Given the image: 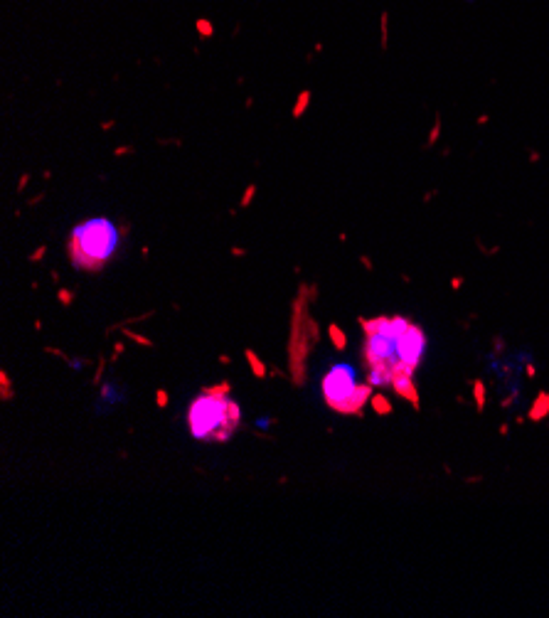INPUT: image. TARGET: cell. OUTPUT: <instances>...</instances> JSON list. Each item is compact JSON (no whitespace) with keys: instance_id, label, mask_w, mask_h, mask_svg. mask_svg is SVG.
<instances>
[{"instance_id":"cell-1","label":"cell","mask_w":549,"mask_h":618,"mask_svg":"<svg viewBox=\"0 0 549 618\" xmlns=\"http://www.w3.org/2000/svg\"><path fill=\"white\" fill-rule=\"evenodd\" d=\"M364 340L362 360L372 387H389L411 404H419L414 375L426 353V335L404 315L360 318Z\"/></svg>"},{"instance_id":"cell-2","label":"cell","mask_w":549,"mask_h":618,"mask_svg":"<svg viewBox=\"0 0 549 618\" xmlns=\"http://www.w3.org/2000/svg\"><path fill=\"white\" fill-rule=\"evenodd\" d=\"M241 409L230 397V384L207 387L187 409V427L197 441H230L239 429Z\"/></svg>"},{"instance_id":"cell-3","label":"cell","mask_w":549,"mask_h":618,"mask_svg":"<svg viewBox=\"0 0 549 618\" xmlns=\"http://www.w3.org/2000/svg\"><path fill=\"white\" fill-rule=\"evenodd\" d=\"M121 244V230L106 217H91L74 227L69 234L67 252L77 269L99 271L109 264Z\"/></svg>"},{"instance_id":"cell-4","label":"cell","mask_w":549,"mask_h":618,"mask_svg":"<svg viewBox=\"0 0 549 618\" xmlns=\"http://www.w3.org/2000/svg\"><path fill=\"white\" fill-rule=\"evenodd\" d=\"M320 387H323L325 404L340 414L360 416L364 404L372 400V384L360 382L357 370L348 362H340L325 372Z\"/></svg>"},{"instance_id":"cell-5","label":"cell","mask_w":549,"mask_h":618,"mask_svg":"<svg viewBox=\"0 0 549 618\" xmlns=\"http://www.w3.org/2000/svg\"><path fill=\"white\" fill-rule=\"evenodd\" d=\"M247 362H249V367H252L254 375H257L259 380H263V377H266V367L261 365V360H259V357H257V353L247 350Z\"/></svg>"},{"instance_id":"cell-6","label":"cell","mask_w":549,"mask_h":618,"mask_svg":"<svg viewBox=\"0 0 549 618\" xmlns=\"http://www.w3.org/2000/svg\"><path fill=\"white\" fill-rule=\"evenodd\" d=\"M331 335H333V343H335V348H337V350L345 348V340H342V333L337 330L335 326H331Z\"/></svg>"},{"instance_id":"cell-7","label":"cell","mask_w":549,"mask_h":618,"mask_svg":"<svg viewBox=\"0 0 549 618\" xmlns=\"http://www.w3.org/2000/svg\"><path fill=\"white\" fill-rule=\"evenodd\" d=\"M372 404H375V409L382 411V414H384V411H389V404L382 400V397H372Z\"/></svg>"},{"instance_id":"cell-8","label":"cell","mask_w":549,"mask_h":618,"mask_svg":"<svg viewBox=\"0 0 549 618\" xmlns=\"http://www.w3.org/2000/svg\"><path fill=\"white\" fill-rule=\"evenodd\" d=\"M126 335H129V337H133L136 343H140V345H146V348H151V345H153V343H151V340H148V337H143V335H136V333H126Z\"/></svg>"},{"instance_id":"cell-9","label":"cell","mask_w":549,"mask_h":618,"mask_svg":"<svg viewBox=\"0 0 549 618\" xmlns=\"http://www.w3.org/2000/svg\"><path fill=\"white\" fill-rule=\"evenodd\" d=\"M59 301H62L64 306H69V303H72V293H69V291H59Z\"/></svg>"},{"instance_id":"cell-10","label":"cell","mask_w":549,"mask_h":618,"mask_svg":"<svg viewBox=\"0 0 549 618\" xmlns=\"http://www.w3.org/2000/svg\"><path fill=\"white\" fill-rule=\"evenodd\" d=\"M165 404H168V394L160 389V392H158V406H165Z\"/></svg>"}]
</instances>
